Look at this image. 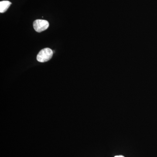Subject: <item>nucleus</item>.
Here are the masks:
<instances>
[{
	"mask_svg": "<svg viewBox=\"0 0 157 157\" xmlns=\"http://www.w3.org/2000/svg\"><path fill=\"white\" fill-rule=\"evenodd\" d=\"M33 25L36 32L41 33L48 28L49 23L45 20L37 19L34 21Z\"/></svg>",
	"mask_w": 157,
	"mask_h": 157,
	"instance_id": "nucleus-2",
	"label": "nucleus"
},
{
	"mask_svg": "<svg viewBox=\"0 0 157 157\" xmlns=\"http://www.w3.org/2000/svg\"><path fill=\"white\" fill-rule=\"evenodd\" d=\"M114 157H124L122 155H117V156H115Z\"/></svg>",
	"mask_w": 157,
	"mask_h": 157,
	"instance_id": "nucleus-4",
	"label": "nucleus"
},
{
	"mask_svg": "<svg viewBox=\"0 0 157 157\" xmlns=\"http://www.w3.org/2000/svg\"><path fill=\"white\" fill-rule=\"evenodd\" d=\"M53 51L49 48H45L39 52L37 56V60L40 63L48 61L52 58Z\"/></svg>",
	"mask_w": 157,
	"mask_h": 157,
	"instance_id": "nucleus-1",
	"label": "nucleus"
},
{
	"mask_svg": "<svg viewBox=\"0 0 157 157\" xmlns=\"http://www.w3.org/2000/svg\"><path fill=\"white\" fill-rule=\"evenodd\" d=\"M11 3L8 1H2L0 2V12L1 13L6 12L11 6Z\"/></svg>",
	"mask_w": 157,
	"mask_h": 157,
	"instance_id": "nucleus-3",
	"label": "nucleus"
}]
</instances>
